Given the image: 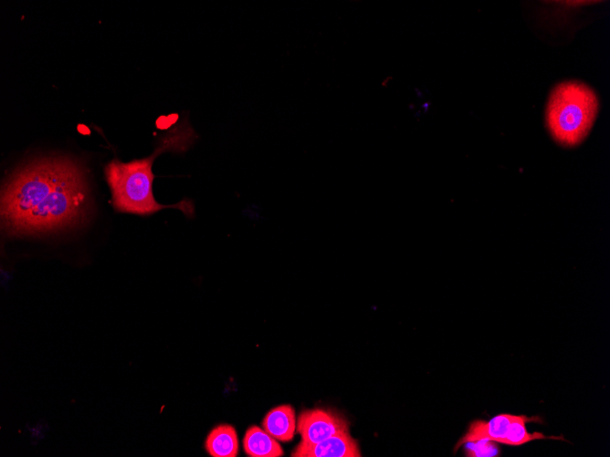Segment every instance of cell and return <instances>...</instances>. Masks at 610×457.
I'll list each match as a JSON object with an SVG mask.
<instances>
[{
	"instance_id": "cell-10",
	"label": "cell",
	"mask_w": 610,
	"mask_h": 457,
	"mask_svg": "<svg viewBox=\"0 0 610 457\" xmlns=\"http://www.w3.org/2000/svg\"><path fill=\"white\" fill-rule=\"evenodd\" d=\"M463 445H465L467 456H498L499 453L498 447L496 445L494 446L490 441H478L468 442Z\"/></svg>"
},
{
	"instance_id": "cell-2",
	"label": "cell",
	"mask_w": 610,
	"mask_h": 457,
	"mask_svg": "<svg viewBox=\"0 0 610 457\" xmlns=\"http://www.w3.org/2000/svg\"><path fill=\"white\" fill-rule=\"evenodd\" d=\"M197 136L187 120H183L159 138L153 152L148 157L122 162L114 158L104 168L111 192L113 207L117 212L150 216L163 209H178L186 217L195 216V204L184 198L174 204L159 203L152 191L154 160L162 153L186 151Z\"/></svg>"
},
{
	"instance_id": "cell-9",
	"label": "cell",
	"mask_w": 610,
	"mask_h": 457,
	"mask_svg": "<svg viewBox=\"0 0 610 457\" xmlns=\"http://www.w3.org/2000/svg\"><path fill=\"white\" fill-rule=\"evenodd\" d=\"M205 447L213 457H236L238 453V439L235 428L229 424L215 427L207 435Z\"/></svg>"
},
{
	"instance_id": "cell-7",
	"label": "cell",
	"mask_w": 610,
	"mask_h": 457,
	"mask_svg": "<svg viewBox=\"0 0 610 457\" xmlns=\"http://www.w3.org/2000/svg\"><path fill=\"white\" fill-rule=\"evenodd\" d=\"M297 426L295 410L284 404L270 410L263 419V429L274 439L289 441L293 439Z\"/></svg>"
},
{
	"instance_id": "cell-4",
	"label": "cell",
	"mask_w": 610,
	"mask_h": 457,
	"mask_svg": "<svg viewBox=\"0 0 610 457\" xmlns=\"http://www.w3.org/2000/svg\"><path fill=\"white\" fill-rule=\"evenodd\" d=\"M539 417L502 413L489 421L477 420L470 423L465 435L458 441L455 451L468 442L490 441L509 445H521L534 440L552 439L565 441L563 436H545L542 432H529L527 422L540 421Z\"/></svg>"
},
{
	"instance_id": "cell-3",
	"label": "cell",
	"mask_w": 610,
	"mask_h": 457,
	"mask_svg": "<svg viewBox=\"0 0 610 457\" xmlns=\"http://www.w3.org/2000/svg\"><path fill=\"white\" fill-rule=\"evenodd\" d=\"M598 107L597 96L587 85L577 81L558 84L546 109L547 126L553 140L563 147L580 144L593 127Z\"/></svg>"
},
{
	"instance_id": "cell-1",
	"label": "cell",
	"mask_w": 610,
	"mask_h": 457,
	"mask_svg": "<svg viewBox=\"0 0 610 457\" xmlns=\"http://www.w3.org/2000/svg\"><path fill=\"white\" fill-rule=\"evenodd\" d=\"M90 199L85 171L64 157L34 160L1 191V225L7 236L57 232L85 223Z\"/></svg>"
},
{
	"instance_id": "cell-6",
	"label": "cell",
	"mask_w": 610,
	"mask_h": 457,
	"mask_svg": "<svg viewBox=\"0 0 610 457\" xmlns=\"http://www.w3.org/2000/svg\"><path fill=\"white\" fill-rule=\"evenodd\" d=\"M292 457H360L358 444L349 431L330 437L314 444H298Z\"/></svg>"
},
{
	"instance_id": "cell-8",
	"label": "cell",
	"mask_w": 610,
	"mask_h": 457,
	"mask_svg": "<svg viewBox=\"0 0 610 457\" xmlns=\"http://www.w3.org/2000/svg\"><path fill=\"white\" fill-rule=\"evenodd\" d=\"M243 447L245 452L251 457H280L284 454L277 440L256 425L247 430Z\"/></svg>"
},
{
	"instance_id": "cell-5",
	"label": "cell",
	"mask_w": 610,
	"mask_h": 457,
	"mask_svg": "<svg viewBox=\"0 0 610 457\" xmlns=\"http://www.w3.org/2000/svg\"><path fill=\"white\" fill-rule=\"evenodd\" d=\"M296 429L301 436L300 443L314 444L349 431V422L337 411L319 408L303 410L298 417Z\"/></svg>"
}]
</instances>
